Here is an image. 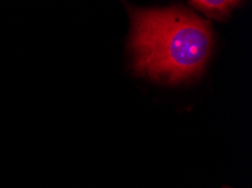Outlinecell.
I'll list each match as a JSON object with an SVG mask.
<instances>
[{
    "mask_svg": "<svg viewBox=\"0 0 252 188\" xmlns=\"http://www.w3.org/2000/svg\"><path fill=\"white\" fill-rule=\"evenodd\" d=\"M133 69L140 76L179 82L200 74L213 48L207 21L185 7H130Z\"/></svg>",
    "mask_w": 252,
    "mask_h": 188,
    "instance_id": "6da1fadb",
    "label": "cell"
},
{
    "mask_svg": "<svg viewBox=\"0 0 252 188\" xmlns=\"http://www.w3.org/2000/svg\"><path fill=\"white\" fill-rule=\"evenodd\" d=\"M240 1H231V0H219V1H213V0H201V1H190V5L193 6L197 10L201 11L206 16L224 21L228 17L231 10L240 5Z\"/></svg>",
    "mask_w": 252,
    "mask_h": 188,
    "instance_id": "7a4b0ae2",
    "label": "cell"
}]
</instances>
